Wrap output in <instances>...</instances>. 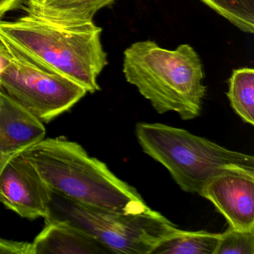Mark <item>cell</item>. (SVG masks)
<instances>
[{
    "instance_id": "5",
    "label": "cell",
    "mask_w": 254,
    "mask_h": 254,
    "mask_svg": "<svg viewBox=\"0 0 254 254\" xmlns=\"http://www.w3.org/2000/svg\"><path fill=\"white\" fill-rule=\"evenodd\" d=\"M51 211L52 217L68 220L116 254H151L160 242L183 230L151 208L139 213H124L53 194Z\"/></svg>"
},
{
    "instance_id": "2",
    "label": "cell",
    "mask_w": 254,
    "mask_h": 254,
    "mask_svg": "<svg viewBox=\"0 0 254 254\" xmlns=\"http://www.w3.org/2000/svg\"><path fill=\"white\" fill-rule=\"evenodd\" d=\"M53 194L106 210L139 213L150 209L136 189L116 176L81 145L48 138L22 153Z\"/></svg>"
},
{
    "instance_id": "20",
    "label": "cell",
    "mask_w": 254,
    "mask_h": 254,
    "mask_svg": "<svg viewBox=\"0 0 254 254\" xmlns=\"http://www.w3.org/2000/svg\"><path fill=\"white\" fill-rule=\"evenodd\" d=\"M2 20V18H1V17H0V20Z\"/></svg>"
},
{
    "instance_id": "14",
    "label": "cell",
    "mask_w": 254,
    "mask_h": 254,
    "mask_svg": "<svg viewBox=\"0 0 254 254\" xmlns=\"http://www.w3.org/2000/svg\"><path fill=\"white\" fill-rule=\"evenodd\" d=\"M239 30L254 33V0H200Z\"/></svg>"
},
{
    "instance_id": "16",
    "label": "cell",
    "mask_w": 254,
    "mask_h": 254,
    "mask_svg": "<svg viewBox=\"0 0 254 254\" xmlns=\"http://www.w3.org/2000/svg\"><path fill=\"white\" fill-rule=\"evenodd\" d=\"M0 254H34L32 244L0 238Z\"/></svg>"
},
{
    "instance_id": "21",
    "label": "cell",
    "mask_w": 254,
    "mask_h": 254,
    "mask_svg": "<svg viewBox=\"0 0 254 254\" xmlns=\"http://www.w3.org/2000/svg\"></svg>"
},
{
    "instance_id": "19",
    "label": "cell",
    "mask_w": 254,
    "mask_h": 254,
    "mask_svg": "<svg viewBox=\"0 0 254 254\" xmlns=\"http://www.w3.org/2000/svg\"><path fill=\"white\" fill-rule=\"evenodd\" d=\"M41 0H26V4H36L39 2Z\"/></svg>"
},
{
    "instance_id": "3",
    "label": "cell",
    "mask_w": 254,
    "mask_h": 254,
    "mask_svg": "<svg viewBox=\"0 0 254 254\" xmlns=\"http://www.w3.org/2000/svg\"><path fill=\"white\" fill-rule=\"evenodd\" d=\"M123 55L126 81L157 113L174 111L183 120L200 115L206 87L201 60L191 46L181 44L170 50L154 41H137Z\"/></svg>"
},
{
    "instance_id": "10",
    "label": "cell",
    "mask_w": 254,
    "mask_h": 254,
    "mask_svg": "<svg viewBox=\"0 0 254 254\" xmlns=\"http://www.w3.org/2000/svg\"><path fill=\"white\" fill-rule=\"evenodd\" d=\"M32 242L34 254H102L106 249L68 220L50 217Z\"/></svg>"
},
{
    "instance_id": "9",
    "label": "cell",
    "mask_w": 254,
    "mask_h": 254,
    "mask_svg": "<svg viewBox=\"0 0 254 254\" xmlns=\"http://www.w3.org/2000/svg\"><path fill=\"white\" fill-rule=\"evenodd\" d=\"M45 135L42 122L0 90V174L13 158Z\"/></svg>"
},
{
    "instance_id": "7",
    "label": "cell",
    "mask_w": 254,
    "mask_h": 254,
    "mask_svg": "<svg viewBox=\"0 0 254 254\" xmlns=\"http://www.w3.org/2000/svg\"><path fill=\"white\" fill-rule=\"evenodd\" d=\"M53 196L38 171L22 154L0 174V203L23 218H50Z\"/></svg>"
},
{
    "instance_id": "12",
    "label": "cell",
    "mask_w": 254,
    "mask_h": 254,
    "mask_svg": "<svg viewBox=\"0 0 254 254\" xmlns=\"http://www.w3.org/2000/svg\"><path fill=\"white\" fill-rule=\"evenodd\" d=\"M221 233L187 231L160 242L151 254H215Z\"/></svg>"
},
{
    "instance_id": "17",
    "label": "cell",
    "mask_w": 254,
    "mask_h": 254,
    "mask_svg": "<svg viewBox=\"0 0 254 254\" xmlns=\"http://www.w3.org/2000/svg\"><path fill=\"white\" fill-rule=\"evenodd\" d=\"M26 0H0V17L2 18L7 12L18 8Z\"/></svg>"
},
{
    "instance_id": "4",
    "label": "cell",
    "mask_w": 254,
    "mask_h": 254,
    "mask_svg": "<svg viewBox=\"0 0 254 254\" xmlns=\"http://www.w3.org/2000/svg\"><path fill=\"white\" fill-rule=\"evenodd\" d=\"M142 151L163 165L181 190L200 194L212 178L227 172L254 175V157L227 149L184 129L161 123H138Z\"/></svg>"
},
{
    "instance_id": "18",
    "label": "cell",
    "mask_w": 254,
    "mask_h": 254,
    "mask_svg": "<svg viewBox=\"0 0 254 254\" xmlns=\"http://www.w3.org/2000/svg\"><path fill=\"white\" fill-rule=\"evenodd\" d=\"M10 59H11V54H10L9 51L0 41V73L7 66Z\"/></svg>"
},
{
    "instance_id": "1",
    "label": "cell",
    "mask_w": 254,
    "mask_h": 254,
    "mask_svg": "<svg viewBox=\"0 0 254 254\" xmlns=\"http://www.w3.org/2000/svg\"><path fill=\"white\" fill-rule=\"evenodd\" d=\"M102 32L93 21L64 25L31 13L0 20V41L91 93L100 90L97 78L108 65Z\"/></svg>"
},
{
    "instance_id": "8",
    "label": "cell",
    "mask_w": 254,
    "mask_h": 254,
    "mask_svg": "<svg viewBox=\"0 0 254 254\" xmlns=\"http://www.w3.org/2000/svg\"><path fill=\"white\" fill-rule=\"evenodd\" d=\"M199 195L207 199L230 228L254 230V175L227 172L212 178Z\"/></svg>"
},
{
    "instance_id": "11",
    "label": "cell",
    "mask_w": 254,
    "mask_h": 254,
    "mask_svg": "<svg viewBox=\"0 0 254 254\" xmlns=\"http://www.w3.org/2000/svg\"><path fill=\"white\" fill-rule=\"evenodd\" d=\"M117 0H41L38 3L26 4V13L35 14L55 23L77 24L93 21L102 8Z\"/></svg>"
},
{
    "instance_id": "15",
    "label": "cell",
    "mask_w": 254,
    "mask_h": 254,
    "mask_svg": "<svg viewBox=\"0 0 254 254\" xmlns=\"http://www.w3.org/2000/svg\"><path fill=\"white\" fill-rule=\"evenodd\" d=\"M215 254H254V230L244 231L229 227L221 233Z\"/></svg>"
},
{
    "instance_id": "6",
    "label": "cell",
    "mask_w": 254,
    "mask_h": 254,
    "mask_svg": "<svg viewBox=\"0 0 254 254\" xmlns=\"http://www.w3.org/2000/svg\"><path fill=\"white\" fill-rule=\"evenodd\" d=\"M1 42L11 59L0 73V90L43 123L69 111L87 94L81 86L39 66Z\"/></svg>"
},
{
    "instance_id": "13",
    "label": "cell",
    "mask_w": 254,
    "mask_h": 254,
    "mask_svg": "<svg viewBox=\"0 0 254 254\" xmlns=\"http://www.w3.org/2000/svg\"><path fill=\"white\" fill-rule=\"evenodd\" d=\"M227 98L233 111L245 123L254 125V69H235L229 79Z\"/></svg>"
}]
</instances>
